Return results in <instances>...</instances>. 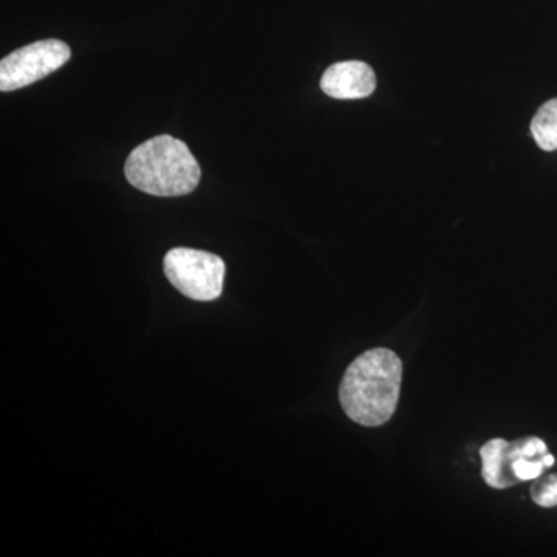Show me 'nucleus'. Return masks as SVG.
Returning <instances> with one entry per match:
<instances>
[{
	"mask_svg": "<svg viewBox=\"0 0 557 557\" xmlns=\"http://www.w3.org/2000/svg\"><path fill=\"white\" fill-rule=\"evenodd\" d=\"M72 58L67 44L60 39H46L13 51L0 61V90L24 89L47 78Z\"/></svg>",
	"mask_w": 557,
	"mask_h": 557,
	"instance_id": "4",
	"label": "nucleus"
},
{
	"mask_svg": "<svg viewBox=\"0 0 557 557\" xmlns=\"http://www.w3.org/2000/svg\"><path fill=\"white\" fill-rule=\"evenodd\" d=\"M168 281L186 298L211 302L220 298L225 262L218 255L193 248H172L164 256Z\"/></svg>",
	"mask_w": 557,
	"mask_h": 557,
	"instance_id": "3",
	"label": "nucleus"
},
{
	"mask_svg": "<svg viewBox=\"0 0 557 557\" xmlns=\"http://www.w3.org/2000/svg\"><path fill=\"white\" fill-rule=\"evenodd\" d=\"M530 496L542 508H557V472L534 480Z\"/></svg>",
	"mask_w": 557,
	"mask_h": 557,
	"instance_id": "8",
	"label": "nucleus"
},
{
	"mask_svg": "<svg viewBox=\"0 0 557 557\" xmlns=\"http://www.w3.org/2000/svg\"><path fill=\"white\" fill-rule=\"evenodd\" d=\"M375 87V72L361 61H346L330 65L321 78L322 91L336 100L368 98Z\"/></svg>",
	"mask_w": 557,
	"mask_h": 557,
	"instance_id": "6",
	"label": "nucleus"
},
{
	"mask_svg": "<svg viewBox=\"0 0 557 557\" xmlns=\"http://www.w3.org/2000/svg\"><path fill=\"white\" fill-rule=\"evenodd\" d=\"M135 189L156 197H180L199 186V161L188 145L171 135H159L132 150L124 166Z\"/></svg>",
	"mask_w": 557,
	"mask_h": 557,
	"instance_id": "2",
	"label": "nucleus"
},
{
	"mask_svg": "<svg viewBox=\"0 0 557 557\" xmlns=\"http://www.w3.org/2000/svg\"><path fill=\"white\" fill-rule=\"evenodd\" d=\"M401 383V358L388 348H372L359 355L344 373L341 408L361 426H383L397 410Z\"/></svg>",
	"mask_w": 557,
	"mask_h": 557,
	"instance_id": "1",
	"label": "nucleus"
},
{
	"mask_svg": "<svg viewBox=\"0 0 557 557\" xmlns=\"http://www.w3.org/2000/svg\"><path fill=\"white\" fill-rule=\"evenodd\" d=\"M548 446L539 437H522L516 442L493 438L480 448L482 458V478L494 490H507L518 485L515 478V465L523 456H545Z\"/></svg>",
	"mask_w": 557,
	"mask_h": 557,
	"instance_id": "5",
	"label": "nucleus"
},
{
	"mask_svg": "<svg viewBox=\"0 0 557 557\" xmlns=\"http://www.w3.org/2000/svg\"><path fill=\"white\" fill-rule=\"evenodd\" d=\"M531 132L536 139L539 148L552 152L557 149V100L545 102L533 123H531Z\"/></svg>",
	"mask_w": 557,
	"mask_h": 557,
	"instance_id": "7",
	"label": "nucleus"
}]
</instances>
